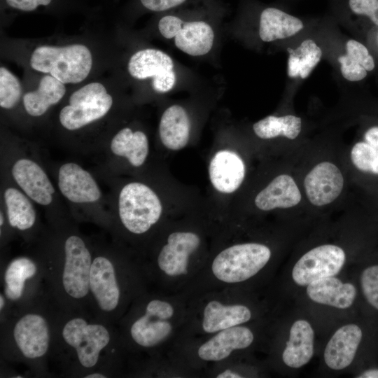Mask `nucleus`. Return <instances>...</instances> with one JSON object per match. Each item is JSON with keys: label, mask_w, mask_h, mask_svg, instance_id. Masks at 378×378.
<instances>
[{"label": "nucleus", "mask_w": 378, "mask_h": 378, "mask_svg": "<svg viewBox=\"0 0 378 378\" xmlns=\"http://www.w3.org/2000/svg\"><path fill=\"white\" fill-rule=\"evenodd\" d=\"M125 351L115 325L90 310L59 307L52 360L71 377L106 378L119 369Z\"/></svg>", "instance_id": "nucleus-1"}, {"label": "nucleus", "mask_w": 378, "mask_h": 378, "mask_svg": "<svg viewBox=\"0 0 378 378\" xmlns=\"http://www.w3.org/2000/svg\"><path fill=\"white\" fill-rule=\"evenodd\" d=\"M58 309L46 289L25 304L8 309L0 316L1 358L23 364L36 376H46Z\"/></svg>", "instance_id": "nucleus-2"}, {"label": "nucleus", "mask_w": 378, "mask_h": 378, "mask_svg": "<svg viewBox=\"0 0 378 378\" xmlns=\"http://www.w3.org/2000/svg\"><path fill=\"white\" fill-rule=\"evenodd\" d=\"M142 267L110 253H93L89 279L88 309L97 318L118 325L144 293Z\"/></svg>", "instance_id": "nucleus-3"}, {"label": "nucleus", "mask_w": 378, "mask_h": 378, "mask_svg": "<svg viewBox=\"0 0 378 378\" xmlns=\"http://www.w3.org/2000/svg\"><path fill=\"white\" fill-rule=\"evenodd\" d=\"M175 316L169 300L141 294L118 323L124 350L150 352L160 348L174 332Z\"/></svg>", "instance_id": "nucleus-4"}, {"label": "nucleus", "mask_w": 378, "mask_h": 378, "mask_svg": "<svg viewBox=\"0 0 378 378\" xmlns=\"http://www.w3.org/2000/svg\"><path fill=\"white\" fill-rule=\"evenodd\" d=\"M31 68L48 74L64 84L78 83L89 75L92 58L89 48L82 44L37 47L30 58Z\"/></svg>", "instance_id": "nucleus-5"}, {"label": "nucleus", "mask_w": 378, "mask_h": 378, "mask_svg": "<svg viewBox=\"0 0 378 378\" xmlns=\"http://www.w3.org/2000/svg\"><path fill=\"white\" fill-rule=\"evenodd\" d=\"M163 206L158 194L141 182L122 187L118 197V216L124 230L134 236L148 234L160 221Z\"/></svg>", "instance_id": "nucleus-6"}, {"label": "nucleus", "mask_w": 378, "mask_h": 378, "mask_svg": "<svg viewBox=\"0 0 378 378\" xmlns=\"http://www.w3.org/2000/svg\"><path fill=\"white\" fill-rule=\"evenodd\" d=\"M272 255L270 248L258 242L234 244L220 250L213 258V276L225 284L245 281L262 270Z\"/></svg>", "instance_id": "nucleus-7"}, {"label": "nucleus", "mask_w": 378, "mask_h": 378, "mask_svg": "<svg viewBox=\"0 0 378 378\" xmlns=\"http://www.w3.org/2000/svg\"><path fill=\"white\" fill-rule=\"evenodd\" d=\"M202 244L200 235L190 230L170 232L158 249L151 267L144 272L146 276L166 280H177L188 275L192 260Z\"/></svg>", "instance_id": "nucleus-8"}, {"label": "nucleus", "mask_w": 378, "mask_h": 378, "mask_svg": "<svg viewBox=\"0 0 378 378\" xmlns=\"http://www.w3.org/2000/svg\"><path fill=\"white\" fill-rule=\"evenodd\" d=\"M2 276L7 310L25 304L46 289L41 263L28 256L16 257L9 261Z\"/></svg>", "instance_id": "nucleus-9"}, {"label": "nucleus", "mask_w": 378, "mask_h": 378, "mask_svg": "<svg viewBox=\"0 0 378 378\" xmlns=\"http://www.w3.org/2000/svg\"><path fill=\"white\" fill-rule=\"evenodd\" d=\"M113 98L100 83H88L74 92L69 104L61 110V125L68 130H76L103 118L111 109Z\"/></svg>", "instance_id": "nucleus-10"}, {"label": "nucleus", "mask_w": 378, "mask_h": 378, "mask_svg": "<svg viewBox=\"0 0 378 378\" xmlns=\"http://www.w3.org/2000/svg\"><path fill=\"white\" fill-rule=\"evenodd\" d=\"M158 27L164 38H174L176 47L189 55L202 56L212 48L214 32L206 21L165 15L159 20Z\"/></svg>", "instance_id": "nucleus-11"}, {"label": "nucleus", "mask_w": 378, "mask_h": 378, "mask_svg": "<svg viewBox=\"0 0 378 378\" xmlns=\"http://www.w3.org/2000/svg\"><path fill=\"white\" fill-rule=\"evenodd\" d=\"M346 260L344 250L334 244L318 246L305 253L295 264L292 278L299 286L337 274Z\"/></svg>", "instance_id": "nucleus-12"}, {"label": "nucleus", "mask_w": 378, "mask_h": 378, "mask_svg": "<svg viewBox=\"0 0 378 378\" xmlns=\"http://www.w3.org/2000/svg\"><path fill=\"white\" fill-rule=\"evenodd\" d=\"M172 59L164 52L146 48L136 52L130 57L127 69L136 79L151 78L153 89L159 93L171 90L176 83Z\"/></svg>", "instance_id": "nucleus-13"}, {"label": "nucleus", "mask_w": 378, "mask_h": 378, "mask_svg": "<svg viewBox=\"0 0 378 378\" xmlns=\"http://www.w3.org/2000/svg\"><path fill=\"white\" fill-rule=\"evenodd\" d=\"M344 184L342 172L328 161L315 165L304 179L306 195L311 204L316 206L334 202L342 192Z\"/></svg>", "instance_id": "nucleus-14"}, {"label": "nucleus", "mask_w": 378, "mask_h": 378, "mask_svg": "<svg viewBox=\"0 0 378 378\" xmlns=\"http://www.w3.org/2000/svg\"><path fill=\"white\" fill-rule=\"evenodd\" d=\"M208 174L211 184L217 192L231 194L242 184L246 167L241 156L235 151L221 149L211 158Z\"/></svg>", "instance_id": "nucleus-15"}, {"label": "nucleus", "mask_w": 378, "mask_h": 378, "mask_svg": "<svg viewBox=\"0 0 378 378\" xmlns=\"http://www.w3.org/2000/svg\"><path fill=\"white\" fill-rule=\"evenodd\" d=\"M254 340L250 328L237 326L217 332L199 346L198 358L206 362H219L230 357L233 351L248 347Z\"/></svg>", "instance_id": "nucleus-16"}, {"label": "nucleus", "mask_w": 378, "mask_h": 378, "mask_svg": "<svg viewBox=\"0 0 378 378\" xmlns=\"http://www.w3.org/2000/svg\"><path fill=\"white\" fill-rule=\"evenodd\" d=\"M58 187L62 194L74 203L95 202L102 195L92 176L74 162L65 163L60 167Z\"/></svg>", "instance_id": "nucleus-17"}, {"label": "nucleus", "mask_w": 378, "mask_h": 378, "mask_svg": "<svg viewBox=\"0 0 378 378\" xmlns=\"http://www.w3.org/2000/svg\"><path fill=\"white\" fill-rule=\"evenodd\" d=\"M12 175L20 188L32 200L43 206L52 202L54 187L36 162L27 158L18 160L12 167Z\"/></svg>", "instance_id": "nucleus-18"}, {"label": "nucleus", "mask_w": 378, "mask_h": 378, "mask_svg": "<svg viewBox=\"0 0 378 378\" xmlns=\"http://www.w3.org/2000/svg\"><path fill=\"white\" fill-rule=\"evenodd\" d=\"M252 313L246 305L209 300L204 307L201 316V328L206 334L246 323L251 320Z\"/></svg>", "instance_id": "nucleus-19"}, {"label": "nucleus", "mask_w": 378, "mask_h": 378, "mask_svg": "<svg viewBox=\"0 0 378 378\" xmlns=\"http://www.w3.org/2000/svg\"><path fill=\"white\" fill-rule=\"evenodd\" d=\"M363 339V330L356 324L344 325L337 329L324 351V360L328 368L343 370L353 362Z\"/></svg>", "instance_id": "nucleus-20"}, {"label": "nucleus", "mask_w": 378, "mask_h": 378, "mask_svg": "<svg viewBox=\"0 0 378 378\" xmlns=\"http://www.w3.org/2000/svg\"><path fill=\"white\" fill-rule=\"evenodd\" d=\"M301 193L293 178L282 174L276 176L261 190L254 199L257 209L269 211L276 209H288L298 205Z\"/></svg>", "instance_id": "nucleus-21"}, {"label": "nucleus", "mask_w": 378, "mask_h": 378, "mask_svg": "<svg viewBox=\"0 0 378 378\" xmlns=\"http://www.w3.org/2000/svg\"><path fill=\"white\" fill-rule=\"evenodd\" d=\"M190 120L186 110L174 104L163 112L159 123V135L162 145L170 150H179L188 144Z\"/></svg>", "instance_id": "nucleus-22"}, {"label": "nucleus", "mask_w": 378, "mask_h": 378, "mask_svg": "<svg viewBox=\"0 0 378 378\" xmlns=\"http://www.w3.org/2000/svg\"><path fill=\"white\" fill-rule=\"evenodd\" d=\"M307 294L314 302L344 309L351 307L356 297V288L333 276L315 281L307 286Z\"/></svg>", "instance_id": "nucleus-23"}, {"label": "nucleus", "mask_w": 378, "mask_h": 378, "mask_svg": "<svg viewBox=\"0 0 378 378\" xmlns=\"http://www.w3.org/2000/svg\"><path fill=\"white\" fill-rule=\"evenodd\" d=\"M314 332L308 321L303 319L295 321L282 354L284 364L292 368L307 364L314 354Z\"/></svg>", "instance_id": "nucleus-24"}, {"label": "nucleus", "mask_w": 378, "mask_h": 378, "mask_svg": "<svg viewBox=\"0 0 378 378\" xmlns=\"http://www.w3.org/2000/svg\"><path fill=\"white\" fill-rule=\"evenodd\" d=\"M302 22L280 9L268 7L260 16L259 35L265 42L292 36L303 29Z\"/></svg>", "instance_id": "nucleus-25"}, {"label": "nucleus", "mask_w": 378, "mask_h": 378, "mask_svg": "<svg viewBox=\"0 0 378 378\" xmlns=\"http://www.w3.org/2000/svg\"><path fill=\"white\" fill-rule=\"evenodd\" d=\"M66 92L64 84L51 75L41 79L38 88L26 93L23 105L27 113L31 116H41L52 105L57 104Z\"/></svg>", "instance_id": "nucleus-26"}, {"label": "nucleus", "mask_w": 378, "mask_h": 378, "mask_svg": "<svg viewBox=\"0 0 378 378\" xmlns=\"http://www.w3.org/2000/svg\"><path fill=\"white\" fill-rule=\"evenodd\" d=\"M112 153L127 159L134 167L145 162L149 153L148 139L141 131H133L129 127L120 130L111 142Z\"/></svg>", "instance_id": "nucleus-27"}, {"label": "nucleus", "mask_w": 378, "mask_h": 378, "mask_svg": "<svg viewBox=\"0 0 378 378\" xmlns=\"http://www.w3.org/2000/svg\"><path fill=\"white\" fill-rule=\"evenodd\" d=\"M346 54L340 56L341 73L350 81H358L367 76V71L374 68V61L367 48L361 43L349 40L346 45Z\"/></svg>", "instance_id": "nucleus-28"}, {"label": "nucleus", "mask_w": 378, "mask_h": 378, "mask_svg": "<svg viewBox=\"0 0 378 378\" xmlns=\"http://www.w3.org/2000/svg\"><path fill=\"white\" fill-rule=\"evenodd\" d=\"M4 196L10 225L20 231L32 228L36 223V214L29 200L14 188H7Z\"/></svg>", "instance_id": "nucleus-29"}, {"label": "nucleus", "mask_w": 378, "mask_h": 378, "mask_svg": "<svg viewBox=\"0 0 378 378\" xmlns=\"http://www.w3.org/2000/svg\"><path fill=\"white\" fill-rule=\"evenodd\" d=\"M288 75L291 78H307L320 62L322 51L311 39L304 40L295 49L288 48Z\"/></svg>", "instance_id": "nucleus-30"}, {"label": "nucleus", "mask_w": 378, "mask_h": 378, "mask_svg": "<svg viewBox=\"0 0 378 378\" xmlns=\"http://www.w3.org/2000/svg\"><path fill=\"white\" fill-rule=\"evenodd\" d=\"M301 128V119L293 115L279 117L268 115L253 125L254 133L262 139H270L279 136L294 139L300 133Z\"/></svg>", "instance_id": "nucleus-31"}, {"label": "nucleus", "mask_w": 378, "mask_h": 378, "mask_svg": "<svg viewBox=\"0 0 378 378\" xmlns=\"http://www.w3.org/2000/svg\"><path fill=\"white\" fill-rule=\"evenodd\" d=\"M19 79L4 66L0 68V106L6 109L15 107L22 96Z\"/></svg>", "instance_id": "nucleus-32"}, {"label": "nucleus", "mask_w": 378, "mask_h": 378, "mask_svg": "<svg viewBox=\"0 0 378 378\" xmlns=\"http://www.w3.org/2000/svg\"><path fill=\"white\" fill-rule=\"evenodd\" d=\"M360 283L365 300L378 311V264L370 265L363 270Z\"/></svg>", "instance_id": "nucleus-33"}, {"label": "nucleus", "mask_w": 378, "mask_h": 378, "mask_svg": "<svg viewBox=\"0 0 378 378\" xmlns=\"http://www.w3.org/2000/svg\"><path fill=\"white\" fill-rule=\"evenodd\" d=\"M350 9L358 15H365L378 26V0H349Z\"/></svg>", "instance_id": "nucleus-34"}, {"label": "nucleus", "mask_w": 378, "mask_h": 378, "mask_svg": "<svg viewBox=\"0 0 378 378\" xmlns=\"http://www.w3.org/2000/svg\"><path fill=\"white\" fill-rule=\"evenodd\" d=\"M55 0H4L8 7L24 12L34 11L41 6L48 7Z\"/></svg>", "instance_id": "nucleus-35"}, {"label": "nucleus", "mask_w": 378, "mask_h": 378, "mask_svg": "<svg viewBox=\"0 0 378 378\" xmlns=\"http://www.w3.org/2000/svg\"><path fill=\"white\" fill-rule=\"evenodd\" d=\"M363 141L378 149V126L368 129L364 133Z\"/></svg>", "instance_id": "nucleus-36"}, {"label": "nucleus", "mask_w": 378, "mask_h": 378, "mask_svg": "<svg viewBox=\"0 0 378 378\" xmlns=\"http://www.w3.org/2000/svg\"><path fill=\"white\" fill-rule=\"evenodd\" d=\"M217 378H241L243 377L239 373L230 369H225L216 374Z\"/></svg>", "instance_id": "nucleus-37"}, {"label": "nucleus", "mask_w": 378, "mask_h": 378, "mask_svg": "<svg viewBox=\"0 0 378 378\" xmlns=\"http://www.w3.org/2000/svg\"><path fill=\"white\" fill-rule=\"evenodd\" d=\"M358 378H378V369L372 368L369 369L362 372Z\"/></svg>", "instance_id": "nucleus-38"}, {"label": "nucleus", "mask_w": 378, "mask_h": 378, "mask_svg": "<svg viewBox=\"0 0 378 378\" xmlns=\"http://www.w3.org/2000/svg\"><path fill=\"white\" fill-rule=\"evenodd\" d=\"M4 224V215L2 214V212H1V214H0V225L1 227H2V225Z\"/></svg>", "instance_id": "nucleus-39"}, {"label": "nucleus", "mask_w": 378, "mask_h": 378, "mask_svg": "<svg viewBox=\"0 0 378 378\" xmlns=\"http://www.w3.org/2000/svg\"><path fill=\"white\" fill-rule=\"evenodd\" d=\"M376 199H377V204H378V190L377 192Z\"/></svg>", "instance_id": "nucleus-40"}]
</instances>
